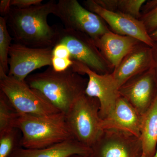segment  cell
<instances>
[{
  "label": "cell",
  "instance_id": "8",
  "mask_svg": "<svg viewBox=\"0 0 157 157\" xmlns=\"http://www.w3.org/2000/svg\"><path fill=\"white\" fill-rule=\"evenodd\" d=\"M73 61L71 67L73 70L82 75H86L88 78L85 94L98 99L100 117L102 120L106 118L112 112L120 96L119 86L112 73L98 74L80 62Z\"/></svg>",
  "mask_w": 157,
  "mask_h": 157
},
{
  "label": "cell",
  "instance_id": "1",
  "mask_svg": "<svg viewBox=\"0 0 157 157\" xmlns=\"http://www.w3.org/2000/svg\"><path fill=\"white\" fill-rule=\"evenodd\" d=\"M55 1L25 9L11 7L6 16L7 26L15 43L33 48H54L57 26H51L47 18L53 14Z\"/></svg>",
  "mask_w": 157,
  "mask_h": 157
},
{
  "label": "cell",
  "instance_id": "27",
  "mask_svg": "<svg viewBox=\"0 0 157 157\" xmlns=\"http://www.w3.org/2000/svg\"><path fill=\"white\" fill-rule=\"evenodd\" d=\"M153 50L154 61V68L155 74L157 81V43H155V46L153 47Z\"/></svg>",
  "mask_w": 157,
  "mask_h": 157
},
{
  "label": "cell",
  "instance_id": "11",
  "mask_svg": "<svg viewBox=\"0 0 157 157\" xmlns=\"http://www.w3.org/2000/svg\"><path fill=\"white\" fill-rule=\"evenodd\" d=\"M84 6L88 10L102 17L113 33L133 37L152 48L155 46V42L140 20L120 12L106 10L94 0L84 1Z\"/></svg>",
  "mask_w": 157,
  "mask_h": 157
},
{
  "label": "cell",
  "instance_id": "9",
  "mask_svg": "<svg viewBox=\"0 0 157 157\" xmlns=\"http://www.w3.org/2000/svg\"><path fill=\"white\" fill-rule=\"evenodd\" d=\"M53 48H33L14 43L9 51L8 75L20 81H25L34 70L52 67Z\"/></svg>",
  "mask_w": 157,
  "mask_h": 157
},
{
  "label": "cell",
  "instance_id": "19",
  "mask_svg": "<svg viewBox=\"0 0 157 157\" xmlns=\"http://www.w3.org/2000/svg\"><path fill=\"white\" fill-rule=\"evenodd\" d=\"M21 138V132L15 127L0 134V157H9L16 149L22 147Z\"/></svg>",
  "mask_w": 157,
  "mask_h": 157
},
{
  "label": "cell",
  "instance_id": "20",
  "mask_svg": "<svg viewBox=\"0 0 157 157\" xmlns=\"http://www.w3.org/2000/svg\"><path fill=\"white\" fill-rule=\"evenodd\" d=\"M13 38L8 31L6 17H0V70L9 72V51Z\"/></svg>",
  "mask_w": 157,
  "mask_h": 157
},
{
  "label": "cell",
  "instance_id": "10",
  "mask_svg": "<svg viewBox=\"0 0 157 157\" xmlns=\"http://www.w3.org/2000/svg\"><path fill=\"white\" fill-rule=\"evenodd\" d=\"M93 157H141L139 137L118 130H104L91 147Z\"/></svg>",
  "mask_w": 157,
  "mask_h": 157
},
{
  "label": "cell",
  "instance_id": "23",
  "mask_svg": "<svg viewBox=\"0 0 157 157\" xmlns=\"http://www.w3.org/2000/svg\"><path fill=\"white\" fill-rule=\"evenodd\" d=\"M73 64V60L70 59L60 58L52 56V67L56 72L64 71L70 68Z\"/></svg>",
  "mask_w": 157,
  "mask_h": 157
},
{
  "label": "cell",
  "instance_id": "22",
  "mask_svg": "<svg viewBox=\"0 0 157 157\" xmlns=\"http://www.w3.org/2000/svg\"><path fill=\"white\" fill-rule=\"evenodd\" d=\"M139 20L143 23L149 35L157 29V3L151 10L141 14Z\"/></svg>",
  "mask_w": 157,
  "mask_h": 157
},
{
  "label": "cell",
  "instance_id": "17",
  "mask_svg": "<svg viewBox=\"0 0 157 157\" xmlns=\"http://www.w3.org/2000/svg\"><path fill=\"white\" fill-rule=\"evenodd\" d=\"M140 139L143 154L141 157H153L157 148V95L141 118Z\"/></svg>",
  "mask_w": 157,
  "mask_h": 157
},
{
  "label": "cell",
  "instance_id": "16",
  "mask_svg": "<svg viewBox=\"0 0 157 157\" xmlns=\"http://www.w3.org/2000/svg\"><path fill=\"white\" fill-rule=\"evenodd\" d=\"M92 154V149L74 139L66 140L41 149L20 147L9 157H70L74 155Z\"/></svg>",
  "mask_w": 157,
  "mask_h": 157
},
{
  "label": "cell",
  "instance_id": "6",
  "mask_svg": "<svg viewBox=\"0 0 157 157\" xmlns=\"http://www.w3.org/2000/svg\"><path fill=\"white\" fill-rule=\"evenodd\" d=\"M67 47L72 60L80 62L100 74L113 73L114 68L103 56L94 39L81 32L57 26L56 45Z\"/></svg>",
  "mask_w": 157,
  "mask_h": 157
},
{
  "label": "cell",
  "instance_id": "15",
  "mask_svg": "<svg viewBox=\"0 0 157 157\" xmlns=\"http://www.w3.org/2000/svg\"><path fill=\"white\" fill-rule=\"evenodd\" d=\"M94 42L103 56L114 69L135 46L141 42L133 37L121 36L111 30Z\"/></svg>",
  "mask_w": 157,
  "mask_h": 157
},
{
  "label": "cell",
  "instance_id": "2",
  "mask_svg": "<svg viewBox=\"0 0 157 157\" xmlns=\"http://www.w3.org/2000/svg\"><path fill=\"white\" fill-rule=\"evenodd\" d=\"M82 76L71 67L60 72L50 67L43 72L29 75L25 81L60 112L66 114L75 101L85 94L88 78Z\"/></svg>",
  "mask_w": 157,
  "mask_h": 157
},
{
  "label": "cell",
  "instance_id": "3",
  "mask_svg": "<svg viewBox=\"0 0 157 157\" xmlns=\"http://www.w3.org/2000/svg\"><path fill=\"white\" fill-rule=\"evenodd\" d=\"M14 127L21 132V145L25 148H45L74 139L61 112L42 116L18 113Z\"/></svg>",
  "mask_w": 157,
  "mask_h": 157
},
{
  "label": "cell",
  "instance_id": "29",
  "mask_svg": "<svg viewBox=\"0 0 157 157\" xmlns=\"http://www.w3.org/2000/svg\"><path fill=\"white\" fill-rule=\"evenodd\" d=\"M70 157H93V156L91 154L87 155H74Z\"/></svg>",
  "mask_w": 157,
  "mask_h": 157
},
{
  "label": "cell",
  "instance_id": "26",
  "mask_svg": "<svg viewBox=\"0 0 157 157\" xmlns=\"http://www.w3.org/2000/svg\"><path fill=\"white\" fill-rule=\"evenodd\" d=\"M11 0H2L0 2V13L2 17H6L11 8Z\"/></svg>",
  "mask_w": 157,
  "mask_h": 157
},
{
  "label": "cell",
  "instance_id": "28",
  "mask_svg": "<svg viewBox=\"0 0 157 157\" xmlns=\"http://www.w3.org/2000/svg\"><path fill=\"white\" fill-rule=\"evenodd\" d=\"M150 36L154 42L157 43V29L150 34Z\"/></svg>",
  "mask_w": 157,
  "mask_h": 157
},
{
  "label": "cell",
  "instance_id": "25",
  "mask_svg": "<svg viewBox=\"0 0 157 157\" xmlns=\"http://www.w3.org/2000/svg\"><path fill=\"white\" fill-rule=\"evenodd\" d=\"M52 56L60 58L70 59V54L66 45L63 44H58L56 45L53 48Z\"/></svg>",
  "mask_w": 157,
  "mask_h": 157
},
{
  "label": "cell",
  "instance_id": "24",
  "mask_svg": "<svg viewBox=\"0 0 157 157\" xmlns=\"http://www.w3.org/2000/svg\"><path fill=\"white\" fill-rule=\"evenodd\" d=\"M42 0H11V7L19 9H25L42 4Z\"/></svg>",
  "mask_w": 157,
  "mask_h": 157
},
{
  "label": "cell",
  "instance_id": "4",
  "mask_svg": "<svg viewBox=\"0 0 157 157\" xmlns=\"http://www.w3.org/2000/svg\"><path fill=\"white\" fill-rule=\"evenodd\" d=\"M100 109L98 99L84 94L65 114L66 122L74 139L90 148L104 131L102 119L99 114Z\"/></svg>",
  "mask_w": 157,
  "mask_h": 157
},
{
  "label": "cell",
  "instance_id": "12",
  "mask_svg": "<svg viewBox=\"0 0 157 157\" xmlns=\"http://www.w3.org/2000/svg\"><path fill=\"white\" fill-rule=\"evenodd\" d=\"M119 92L121 97L143 115L157 95V81L154 68L131 78L120 87Z\"/></svg>",
  "mask_w": 157,
  "mask_h": 157
},
{
  "label": "cell",
  "instance_id": "7",
  "mask_svg": "<svg viewBox=\"0 0 157 157\" xmlns=\"http://www.w3.org/2000/svg\"><path fill=\"white\" fill-rule=\"evenodd\" d=\"M52 14L59 18L65 29L86 34L94 41L110 31L102 17L76 0H59Z\"/></svg>",
  "mask_w": 157,
  "mask_h": 157
},
{
  "label": "cell",
  "instance_id": "14",
  "mask_svg": "<svg viewBox=\"0 0 157 157\" xmlns=\"http://www.w3.org/2000/svg\"><path fill=\"white\" fill-rule=\"evenodd\" d=\"M142 115L124 98L120 96L113 110L106 118L102 120L103 130H118L140 138Z\"/></svg>",
  "mask_w": 157,
  "mask_h": 157
},
{
  "label": "cell",
  "instance_id": "13",
  "mask_svg": "<svg viewBox=\"0 0 157 157\" xmlns=\"http://www.w3.org/2000/svg\"><path fill=\"white\" fill-rule=\"evenodd\" d=\"M154 67L152 47L141 42L124 58L112 74L120 87L131 78Z\"/></svg>",
  "mask_w": 157,
  "mask_h": 157
},
{
  "label": "cell",
  "instance_id": "30",
  "mask_svg": "<svg viewBox=\"0 0 157 157\" xmlns=\"http://www.w3.org/2000/svg\"><path fill=\"white\" fill-rule=\"evenodd\" d=\"M153 157H157V148L155 154L154 156Z\"/></svg>",
  "mask_w": 157,
  "mask_h": 157
},
{
  "label": "cell",
  "instance_id": "21",
  "mask_svg": "<svg viewBox=\"0 0 157 157\" xmlns=\"http://www.w3.org/2000/svg\"><path fill=\"white\" fill-rule=\"evenodd\" d=\"M17 114L6 96L0 91V134L14 128Z\"/></svg>",
  "mask_w": 157,
  "mask_h": 157
},
{
  "label": "cell",
  "instance_id": "5",
  "mask_svg": "<svg viewBox=\"0 0 157 157\" xmlns=\"http://www.w3.org/2000/svg\"><path fill=\"white\" fill-rule=\"evenodd\" d=\"M0 91L19 114L49 115L60 113L39 92L25 81L17 80L0 70Z\"/></svg>",
  "mask_w": 157,
  "mask_h": 157
},
{
  "label": "cell",
  "instance_id": "18",
  "mask_svg": "<svg viewBox=\"0 0 157 157\" xmlns=\"http://www.w3.org/2000/svg\"><path fill=\"white\" fill-rule=\"evenodd\" d=\"M103 9L120 12L139 19L141 9L146 0H94Z\"/></svg>",
  "mask_w": 157,
  "mask_h": 157
}]
</instances>
